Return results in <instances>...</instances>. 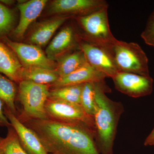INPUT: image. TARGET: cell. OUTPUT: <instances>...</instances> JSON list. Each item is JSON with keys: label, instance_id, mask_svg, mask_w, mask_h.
Listing matches in <instances>:
<instances>
[{"label": "cell", "instance_id": "22", "mask_svg": "<svg viewBox=\"0 0 154 154\" xmlns=\"http://www.w3.org/2000/svg\"><path fill=\"white\" fill-rule=\"evenodd\" d=\"M95 83H86L83 85L81 98V106L87 114L93 117L97 109L95 99Z\"/></svg>", "mask_w": 154, "mask_h": 154}, {"label": "cell", "instance_id": "1", "mask_svg": "<svg viewBox=\"0 0 154 154\" xmlns=\"http://www.w3.org/2000/svg\"><path fill=\"white\" fill-rule=\"evenodd\" d=\"M20 121L36 134L48 154H100L95 131L84 123L50 118Z\"/></svg>", "mask_w": 154, "mask_h": 154}, {"label": "cell", "instance_id": "18", "mask_svg": "<svg viewBox=\"0 0 154 154\" xmlns=\"http://www.w3.org/2000/svg\"><path fill=\"white\" fill-rule=\"evenodd\" d=\"M55 70L41 67H23L22 80L31 81L41 85H51L59 79Z\"/></svg>", "mask_w": 154, "mask_h": 154}, {"label": "cell", "instance_id": "14", "mask_svg": "<svg viewBox=\"0 0 154 154\" xmlns=\"http://www.w3.org/2000/svg\"><path fill=\"white\" fill-rule=\"evenodd\" d=\"M47 2V0H31L18 5L20 17L14 31V36L17 38L23 36L30 24L41 14Z\"/></svg>", "mask_w": 154, "mask_h": 154}, {"label": "cell", "instance_id": "5", "mask_svg": "<svg viewBox=\"0 0 154 154\" xmlns=\"http://www.w3.org/2000/svg\"><path fill=\"white\" fill-rule=\"evenodd\" d=\"M108 7L106 6L91 14L76 17L78 24L85 33V37L82 40L108 47L116 40L110 30Z\"/></svg>", "mask_w": 154, "mask_h": 154}, {"label": "cell", "instance_id": "25", "mask_svg": "<svg viewBox=\"0 0 154 154\" xmlns=\"http://www.w3.org/2000/svg\"><path fill=\"white\" fill-rule=\"evenodd\" d=\"M4 103L0 99V127H5L8 128L11 126V125L4 113Z\"/></svg>", "mask_w": 154, "mask_h": 154}, {"label": "cell", "instance_id": "16", "mask_svg": "<svg viewBox=\"0 0 154 154\" xmlns=\"http://www.w3.org/2000/svg\"><path fill=\"white\" fill-rule=\"evenodd\" d=\"M71 17L67 15L59 16L40 23L30 35L29 42L39 47L45 46L58 28Z\"/></svg>", "mask_w": 154, "mask_h": 154}, {"label": "cell", "instance_id": "20", "mask_svg": "<svg viewBox=\"0 0 154 154\" xmlns=\"http://www.w3.org/2000/svg\"><path fill=\"white\" fill-rule=\"evenodd\" d=\"M83 85L65 86L50 90L48 98L81 105Z\"/></svg>", "mask_w": 154, "mask_h": 154}, {"label": "cell", "instance_id": "24", "mask_svg": "<svg viewBox=\"0 0 154 154\" xmlns=\"http://www.w3.org/2000/svg\"><path fill=\"white\" fill-rule=\"evenodd\" d=\"M141 37L146 44L154 47V11L149 17L146 28Z\"/></svg>", "mask_w": 154, "mask_h": 154}, {"label": "cell", "instance_id": "2", "mask_svg": "<svg viewBox=\"0 0 154 154\" xmlns=\"http://www.w3.org/2000/svg\"><path fill=\"white\" fill-rule=\"evenodd\" d=\"M110 89L105 82L95 83L97 109L94 116L96 142L100 153L113 154L117 124L123 111L121 103L109 99L105 93Z\"/></svg>", "mask_w": 154, "mask_h": 154}, {"label": "cell", "instance_id": "11", "mask_svg": "<svg viewBox=\"0 0 154 154\" xmlns=\"http://www.w3.org/2000/svg\"><path fill=\"white\" fill-rule=\"evenodd\" d=\"M82 39L72 25H67L56 35L46 48L45 54L51 60L79 49Z\"/></svg>", "mask_w": 154, "mask_h": 154}, {"label": "cell", "instance_id": "21", "mask_svg": "<svg viewBox=\"0 0 154 154\" xmlns=\"http://www.w3.org/2000/svg\"><path fill=\"white\" fill-rule=\"evenodd\" d=\"M0 149L5 154H29L23 147L14 128H8L5 137L0 136Z\"/></svg>", "mask_w": 154, "mask_h": 154}, {"label": "cell", "instance_id": "27", "mask_svg": "<svg viewBox=\"0 0 154 154\" xmlns=\"http://www.w3.org/2000/svg\"><path fill=\"white\" fill-rule=\"evenodd\" d=\"M0 2H2L5 3L6 5H11L14 2V1H0Z\"/></svg>", "mask_w": 154, "mask_h": 154}, {"label": "cell", "instance_id": "26", "mask_svg": "<svg viewBox=\"0 0 154 154\" xmlns=\"http://www.w3.org/2000/svg\"><path fill=\"white\" fill-rule=\"evenodd\" d=\"M154 141V128L152 130L151 132L149 135L146 138L144 142V145L151 146L152 143Z\"/></svg>", "mask_w": 154, "mask_h": 154}, {"label": "cell", "instance_id": "3", "mask_svg": "<svg viewBox=\"0 0 154 154\" xmlns=\"http://www.w3.org/2000/svg\"><path fill=\"white\" fill-rule=\"evenodd\" d=\"M50 85H41L22 80L19 83L17 98L22 105L21 113L17 116L20 121L28 119L48 118L45 104L49 96Z\"/></svg>", "mask_w": 154, "mask_h": 154}, {"label": "cell", "instance_id": "9", "mask_svg": "<svg viewBox=\"0 0 154 154\" xmlns=\"http://www.w3.org/2000/svg\"><path fill=\"white\" fill-rule=\"evenodd\" d=\"M112 79L117 91L130 97L147 96L152 91L153 80L150 76L119 72Z\"/></svg>", "mask_w": 154, "mask_h": 154}, {"label": "cell", "instance_id": "10", "mask_svg": "<svg viewBox=\"0 0 154 154\" xmlns=\"http://www.w3.org/2000/svg\"><path fill=\"white\" fill-rule=\"evenodd\" d=\"M108 6L104 0H55L50 6L51 14L85 16Z\"/></svg>", "mask_w": 154, "mask_h": 154}, {"label": "cell", "instance_id": "17", "mask_svg": "<svg viewBox=\"0 0 154 154\" xmlns=\"http://www.w3.org/2000/svg\"><path fill=\"white\" fill-rule=\"evenodd\" d=\"M56 60L55 70L59 78L71 73L88 63L84 53L79 48L62 56Z\"/></svg>", "mask_w": 154, "mask_h": 154}, {"label": "cell", "instance_id": "13", "mask_svg": "<svg viewBox=\"0 0 154 154\" xmlns=\"http://www.w3.org/2000/svg\"><path fill=\"white\" fill-rule=\"evenodd\" d=\"M107 78L104 74L98 71L88 63L68 75L59 78L55 82L50 85L51 89L65 86L82 85L86 83L103 82Z\"/></svg>", "mask_w": 154, "mask_h": 154}, {"label": "cell", "instance_id": "6", "mask_svg": "<svg viewBox=\"0 0 154 154\" xmlns=\"http://www.w3.org/2000/svg\"><path fill=\"white\" fill-rule=\"evenodd\" d=\"M45 109L48 118L84 123L95 131L94 117L87 114L81 105L48 98Z\"/></svg>", "mask_w": 154, "mask_h": 154}, {"label": "cell", "instance_id": "30", "mask_svg": "<svg viewBox=\"0 0 154 154\" xmlns=\"http://www.w3.org/2000/svg\"></svg>", "mask_w": 154, "mask_h": 154}, {"label": "cell", "instance_id": "19", "mask_svg": "<svg viewBox=\"0 0 154 154\" xmlns=\"http://www.w3.org/2000/svg\"><path fill=\"white\" fill-rule=\"evenodd\" d=\"M17 94V87L14 82L0 73V99L4 106L16 116L17 110L15 101Z\"/></svg>", "mask_w": 154, "mask_h": 154}, {"label": "cell", "instance_id": "28", "mask_svg": "<svg viewBox=\"0 0 154 154\" xmlns=\"http://www.w3.org/2000/svg\"><path fill=\"white\" fill-rule=\"evenodd\" d=\"M0 154H5L4 152H3V151L1 149H0Z\"/></svg>", "mask_w": 154, "mask_h": 154}, {"label": "cell", "instance_id": "4", "mask_svg": "<svg viewBox=\"0 0 154 154\" xmlns=\"http://www.w3.org/2000/svg\"><path fill=\"white\" fill-rule=\"evenodd\" d=\"M108 48L119 72L150 76L148 59L137 43L116 39Z\"/></svg>", "mask_w": 154, "mask_h": 154}, {"label": "cell", "instance_id": "15", "mask_svg": "<svg viewBox=\"0 0 154 154\" xmlns=\"http://www.w3.org/2000/svg\"><path fill=\"white\" fill-rule=\"evenodd\" d=\"M23 66L14 51L0 42V73L15 82L22 81Z\"/></svg>", "mask_w": 154, "mask_h": 154}, {"label": "cell", "instance_id": "7", "mask_svg": "<svg viewBox=\"0 0 154 154\" xmlns=\"http://www.w3.org/2000/svg\"><path fill=\"white\" fill-rule=\"evenodd\" d=\"M4 41L17 55L23 67H41L55 70L56 63L47 57L40 47L15 42L5 37Z\"/></svg>", "mask_w": 154, "mask_h": 154}, {"label": "cell", "instance_id": "8", "mask_svg": "<svg viewBox=\"0 0 154 154\" xmlns=\"http://www.w3.org/2000/svg\"><path fill=\"white\" fill-rule=\"evenodd\" d=\"M79 48L84 53L88 63L107 77L112 79L118 72L108 47L82 40Z\"/></svg>", "mask_w": 154, "mask_h": 154}, {"label": "cell", "instance_id": "12", "mask_svg": "<svg viewBox=\"0 0 154 154\" xmlns=\"http://www.w3.org/2000/svg\"><path fill=\"white\" fill-rule=\"evenodd\" d=\"M5 115L16 131L23 147L29 154H49L38 136L28 128L7 108L4 106Z\"/></svg>", "mask_w": 154, "mask_h": 154}, {"label": "cell", "instance_id": "23", "mask_svg": "<svg viewBox=\"0 0 154 154\" xmlns=\"http://www.w3.org/2000/svg\"><path fill=\"white\" fill-rule=\"evenodd\" d=\"M14 20L13 11L0 3V36L5 35L10 31Z\"/></svg>", "mask_w": 154, "mask_h": 154}, {"label": "cell", "instance_id": "29", "mask_svg": "<svg viewBox=\"0 0 154 154\" xmlns=\"http://www.w3.org/2000/svg\"><path fill=\"white\" fill-rule=\"evenodd\" d=\"M151 146H154V141L152 143L151 145Z\"/></svg>", "mask_w": 154, "mask_h": 154}]
</instances>
